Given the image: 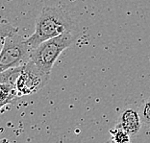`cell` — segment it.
Returning <instances> with one entry per match:
<instances>
[{
	"instance_id": "6da1fadb",
	"label": "cell",
	"mask_w": 150,
	"mask_h": 143,
	"mask_svg": "<svg viewBox=\"0 0 150 143\" xmlns=\"http://www.w3.org/2000/svg\"><path fill=\"white\" fill-rule=\"evenodd\" d=\"M76 25L69 13L62 7H44L36 19L35 32L27 42L35 49L40 43L66 32H75Z\"/></svg>"
},
{
	"instance_id": "7a4b0ae2",
	"label": "cell",
	"mask_w": 150,
	"mask_h": 143,
	"mask_svg": "<svg viewBox=\"0 0 150 143\" xmlns=\"http://www.w3.org/2000/svg\"><path fill=\"white\" fill-rule=\"evenodd\" d=\"M76 35L74 32H66L53 39L45 40L33 49L31 61L43 71L50 75L54 63L66 49L72 45Z\"/></svg>"
},
{
	"instance_id": "3957f363",
	"label": "cell",
	"mask_w": 150,
	"mask_h": 143,
	"mask_svg": "<svg viewBox=\"0 0 150 143\" xmlns=\"http://www.w3.org/2000/svg\"><path fill=\"white\" fill-rule=\"evenodd\" d=\"M2 49L0 54V72L13 67L23 66L31 61L32 47L18 31L12 33L1 40Z\"/></svg>"
},
{
	"instance_id": "277c9868",
	"label": "cell",
	"mask_w": 150,
	"mask_h": 143,
	"mask_svg": "<svg viewBox=\"0 0 150 143\" xmlns=\"http://www.w3.org/2000/svg\"><path fill=\"white\" fill-rule=\"evenodd\" d=\"M49 77L50 75L44 73L32 61H30L23 66L22 72L16 82V88L21 97L34 94L48 83Z\"/></svg>"
},
{
	"instance_id": "5b68a950",
	"label": "cell",
	"mask_w": 150,
	"mask_h": 143,
	"mask_svg": "<svg viewBox=\"0 0 150 143\" xmlns=\"http://www.w3.org/2000/svg\"><path fill=\"white\" fill-rule=\"evenodd\" d=\"M117 123L128 132L131 137L138 134L142 127V118L139 111L128 108L120 114Z\"/></svg>"
},
{
	"instance_id": "8992f818",
	"label": "cell",
	"mask_w": 150,
	"mask_h": 143,
	"mask_svg": "<svg viewBox=\"0 0 150 143\" xmlns=\"http://www.w3.org/2000/svg\"><path fill=\"white\" fill-rule=\"evenodd\" d=\"M0 89H1V95H0V107L1 108L6 105L13 104L21 97L16 88L9 85L0 84Z\"/></svg>"
},
{
	"instance_id": "52a82bcc",
	"label": "cell",
	"mask_w": 150,
	"mask_h": 143,
	"mask_svg": "<svg viewBox=\"0 0 150 143\" xmlns=\"http://www.w3.org/2000/svg\"><path fill=\"white\" fill-rule=\"evenodd\" d=\"M23 66L13 67V68H9L5 71H2L0 73V84H6L16 87V82H18V79L22 72Z\"/></svg>"
},
{
	"instance_id": "ba28073f",
	"label": "cell",
	"mask_w": 150,
	"mask_h": 143,
	"mask_svg": "<svg viewBox=\"0 0 150 143\" xmlns=\"http://www.w3.org/2000/svg\"><path fill=\"white\" fill-rule=\"evenodd\" d=\"M110 134L112 135L111 140L117 142V143H129L131 142V135L126 132L123 128L121 127L118 123L115 124V126L110 131Z\"/></svg>"
},
{
	"instance_id": "9c48e42d",
	"label": "cell",
	"mask_w": 150,
	"mask_h": 143,
	"mask_svg": "<svg viewBox=\"0 0 150 143\" xmlns=\"http://www.w3.org/2000/svg\"><path fill=\"white\" fill-rule=\"evenodd\" d=\"M139 113L141 115L142 123L150 127V97L142 101L139 108Z\"/></svg>"
},
{
	"instance_id": "30bf717a",
	"label": "cell",
	"mask_w": 150,
	"mask_h": 143,
	"mask_svg": "<svg viewBox=\"0 0 150 143\" xmlns=\"http://www.w3.org/2000/svg\"><path fill=\"white\" fill-rule=\"evenodd\" d=\"M1 143H10V141L8 140V139H2V140H1Z\"/></svg>"
},
{
	"instance_id": "8fae6325",
	"label": "cell",
	"mask_w": 150,
	"mask_h": 143,
	"mask_svg": "<svg viewBox=\"0 0 150 143\" xmlns=\"http://www.w3.org/2000/svg\"><path fill=\"white\" fill-rule=\"evenodd\" d=\"M110 143H117V142H115V141H112V140H110ZM129 143H132V142H129Z\"/></svg>"
}]
</instances>
